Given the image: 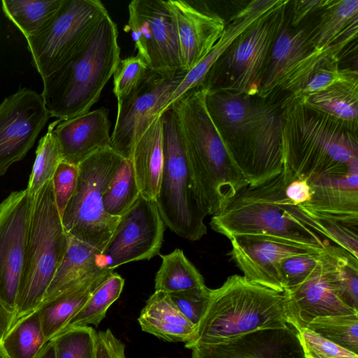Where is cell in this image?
<instances>
[{
	"label": "cell",
	"instance_id": "6da1fadb",
	"mask_svg": "<svg viewBox=\"0 0 358 358\" xmlns=\"http://www.w3.org/2000/svg\"><path fill=\"white\" fill-rule=\"evenodd\" d=\"M283 174L307 182L358 174L357 124L343 122L287 96L280 107Z\"/></svg>",
	"mask_w": 358,
	"mask_h": 358
},
{
	"label": "cell",
	"instance_id": "7a4b0ae2",
	"mask_svg": "<svg viewBox=\"0 0 358 358\" xmlns=\"http://www.w3.org/2000/svg\"><path fill=\"white\" fill-rule=\"evenodd\" d=\"M206 103L248 185L260 184L282 173V117L274 106L255 96L216 91H208Z\"/></svg>",
	"mask_w": 358,
	"mask_h": 358
},
{
	"label": "cell",
	"instance_id": "3957f363",
	"mask_svg": "<svg viewBox=\"0 0 358 358\" xmlns=\"http://www.w3.org/2000/svg\"><path fill=\"white\" fill-rule=\"evenodd\" d=\"M283 172L256 185H248L213 215L210 225L229 239L268 234L326 248L320 222L287 199Z\"/></svg>",
	"mask_w": 358,
	"mask_h": 358
},
{
	"label": "cell",
	"instance_id": "277c9868",
	"mask_svg": "<svg viewBox=\"0 0 358 358\" xmlns=\"http://www.w3.org/2000/svg\"><path fill=\"white\" fill-rule=\"evenodd\" d=\"M207 92L194 90L169 108L177 115L199 197L208 215H214L248 184L208 113Z\"/></svg>",
	"mask_w": 358,
	"mask_h": 358
},
{
	"label": "cell",
	"instance_id": "5b68a950",
	"mask_svg": "<svg viewBox=\"0 0 358 358\" xmlns=\"http://www.w3.org/2000/svg\"><path fill=\"white\" fill-rule=\"evenodd\" d=\"M116 23L107 14L73 56L43 79L50 117L65 120L90 111L120 61Z\"/></svg>",
	"mask_w": 358,
	"mask_h": 358
},
{
	"label": "cell",
	"instance_id": "8992f818",
	"mask_svg": "<svg viewBox=\"0 0 358 358\" xmlns=\"http://www.w3.org/2000/svg\"><path fill=\"white\" fill-rule=\"evenodd\" d=\"M282 292L233 275L210 289L206 309L186 348L217 344L262 329L287 325Z\"/></svg>",
	"mask_w": 358,
	"mask_h": 358
},
{
	"label": "cell",
	"instance_id": "52a82bcc",
	"mask_svg": "<svg viewBox=\"0 0 358 358\" xmlns=\"http://www.w3.org/2000/svg\"><path fill=\"white\" fill-rule=\"evenodd\" d=\"M67 246L68 235L55 202L50 180L33 197L24 264L12 325L40 306Z\"/></svg>",
	"mask_w": 358,
	"mask_h": 358
},
{
	"label": "cell",
	"instance_id": "ba28073f",
	"mask_svg": "<svg viewBox=\"0 0 358 358\" xmlns=\"http://www.w3.org/2000/svg\"><path fill=\"white\" fill-rule=\"evenodd\" d=\"M289 3L280 0L240 34L215 62L199 88L257 96L273 45L288 17Z\"/></svg>",
	"mask_w": 358,
	"mask_h": 358
},
{
	"label": "cell",
	"instance_id": "9c48e42d",
	"mask_svg": "<svg viewBox=\"0 0 358 358\" xmlns=\"http://www.w3.org/2000/svg\"><path fill=\"white\" fill-rule=\"evenodd\" d=\"M163 169L155 200L166 225L180 237L197 241L207 232L208 213L198 194L177 115L172 108L161 114Z\"/></svg>",
	"mask_w": 358,
	"mask_h": 358
},
{
	"label": "cell",
	"instance_id": "30bf717a",
	"mask_svg": "<svg viewBox=\"0 0 358 358\" xmlns=\"http://www.w3.org/2000/svg\"><path fill=\"white\" fill-rule=\"evenodd\" d=\"M122 159L110 148L80 162L75 192L62 216L68 235L100 252L107 245L120 220L106 213L103 195Z\"/></svg>",
	"mask_w": 358,
	"mask_h": 358
},
{
	"label": "cell",
	"instance_id": "8fae6325",
	"mask_svg": "<svg viewBox=\"0 0 358 358\" xmlns=\"http://www.w3.org/2000/svg\"><path fill=\"white\" fill-rule=\"evenodd\" d=\"M107 14L99 0H62L45 26L26 38L42 79L62 66Z\"/></svg>",
	"mask_w": 358,
	"mask_h": 358
},
{
	"label": "cell",
	"instance_id": "7c38bea8",
	"mask_svg": "<svg viewBox=\"0 0 358 358\" xmlns=\"http://www.w3.org/2000/svg\"><path fill=\"white\" fill-rule=\"evenodd\" d=\"M124 31L149 71L171 78L182 71L176 22L167 1L134 0Z\"/></svg>",
	"mask_w": 358,
	"mask_h": 358
},
{
	"label": "cell",
	"instance_id": "4fadbf2b",
	"mask_svg": "<svg viewBox=\"0 0 358 358\" xmlns=\"http://www.w3.org/2000/svg\"><path fill=\"white\" fill-rule=\"evenodd\" d=\"M164 229L155 201L140 194L120 217L111 238L99 256V267L113 271L129 262L150 259L159 253Z\"/></svg>",
	"mask_w": 358,
	"mask_h": 358
},
{
	"label": "cell",
	"instance_id": "5bb4252c",
	"mask_svg": "<svg viewBox=\"0 0 358 358\" xmlns=\"http://www.w3.org/2000/svg\"><path fill=\"white\" fill-rule=\"evenodd\" d=\"M186 72L164 78L148 71L138 87L124 101L117 110L111 134V148L123 159L131 160L136 143L152 122L163 113Z\"/></svg>",
	"mask_w": 358,
	"mask_h": 358
},
{
	"label": "cell",
	"instance_id": "9a60e30c",
	"mask_svg": "<svg viewBox=\"0 0 358 358\" xmlns=\"http://www.w3.org/2000/svg\"><path fill=\"white\" fill-rule=\"evenodd\" d=\"M32 200L25 189L12 192L0 203V299L14 316Z\"/></svg>",
	"mask_w": 358,
	"mask_h": 358
},
{
	"label": "cell",
	"instance_id": "2e32d148",
	"mask_svg": "<svg viewBox=\"0 0 358 358\" xmlns=\"http://www.w3.org/2000/svg\"><path fill=\"white\" fill-rule=\"evenodd\" d=\"M50 117L41 95L27 87L0 103V176L24 158Z\"/></svg>",
	"mask_w": 358,
	"mask_h": 358
},
{
	"label": "cell",
	"instance_id": "e0dca14e",
	"mask_svg": "<svg viewBox=\"0 0 358 358\" xmlns=\"http://www.w3.org/2000/svg\"><path fill=\"white\" fill-rule=\"evenodd\" d=\"M229 240V254L243 276L279 292H284L279 275L280 264L284 259L319 253L327 248L263 234L238 235Z\"/></svg>",
	"mask_w": 358,
	"mask_h": 358
},
{
	"label": "cell",
	"instance_id": "ac0fdd59",
	"mask_svg": "<svg viewBox=\"0 0 358 358\" xmlns=\"http://www.w3.org/2000/svg\"><path fill=\"white\" fill-rule=\"evenodd\" d=\"M335 256L329 244L317 268L301 284L282 292L288 324L297 331L320 317L358 313L338 296L333 283Z\"/></svg>",
	"mask_w": 358,
	"mask_h": 358
},
{
	"label": "cell",
	"instance_id": "d6986e66",
	"mask_svg": "<svg viewBox=\"0 0 358 358\" xmlns=\"http://www.w3.org/2000/svg\"><path fill=\"white\" fill-rule=\"evenodd\" d=\"M192 358H306L291 325L262 329L225 342L192 349Z\"/></svg>",
	"mask_w": 358,
	"mask_h": 358
},
{
	"label": "cell",
	"instance_id": "ffe728a7",
	"mask_svg": "<svg viewBox=\"0 0 358 358\" xmlns=\"http://www.w3.org/2000/svg\"><path fill=\"white\" fill-rule=\"evenodd\" d=\"M176 22L182 71H188L210 52L226 23L216 13L203 11L190 1L169 0Z\"/></svg>",
	"mask_w": 358,
	"mask_h": 358
},
{
	"label": "cell",
	"instance_id": "44dd1931",
	"mask_svg": "<svg viewBox=\"0 0 358 358\" xmlns=\"http://www.w3.org/2000/svg\"><path fill=\"white\" fill-rule=\"evenodd\" d=\"M110 122L104 107L73 117L56 120L52 134L62 161L78 165L92 155L111 148Z\"/></svg>",
	"mask_w": 358,
	"mask_h": 358
},
{
	"label": "cell",
	"instance_id": "7402d4cb",
	"mask_svg": "<svg viewBox=\"0 0 358 358\" xmlns=\"http://www.w3.org/2000/svg\"><path fill=\"white\" fill-rule=\"evenodd\" d=\"M308 182L310 199L299 206L313 217L358 228V174L323 176Z\"/></svg>",
	"mask_w": 358,
	"mask_h": 358
},
{
	"label": "cell",
	"instance_id": "603a6c76",
	"mask_svg": "<svg viewBox=\"0 0 358 358\" xmlns=\"http://www.w3.org/2000/svg\"><path fill=\"white\" fill-rule=\"evenodd\" d=\"M313 49L310 43V27H293L287 17L273 45L257 96L266 99L273 94L280 78Z\"/></svg>",
	"mask_w": 358,
	"mask_h": 358
},
{
	"label": "cell",
	"instance_id": "cb8c5ba5",
	"mask_svg": "<svg viewBox=\"0 0 358 358\" xmlns=\"http://www.w3.org/2000/svg\"><path fill=\"white\" fill-rule=\"evenodd\" d=\"M112 270L101 269L80 283L42 304L38 311L45 341L48 342L66 327Z\"/></svg>",
	"mask_w": 358,
	"mask_h": 358
},
{
	"label": "cell",
	"instance_id": "d4e9b609",
	"mask_svg": "<svg viewBox=\"0 0 358 358\" xmlns=\"http://www.w3.org/2000/svg\"><path fill=\"white\" fill-rule=\"evenodd\" d=\"M141 329L168 342L185 344L192 338L196 327L189 322L167 293L155 291L138 319Z\"/></svg>",
	"mask_w": 358,
	"mask_h": 358
},
{
	"label": "cell",
	"instance_id": "484cf974",
	"mask_svg": "<svg viewBox=\"0 0 358 358\" xmlns=\"http://www.w3.org/2000/svg\"><path fill=\"white\" fill-rule=\"evenodd\" d=\"M131 162L140 194L155 201L163 169L161 115L152 122L136 143Z\"/></svg>",
	"mask_w": 358,
	"mask_h": 358
},
{
	"label": "cell",
	"instance_id": "4316f807",
	"mask_svg": "<svg viewBox=\"0 0 358 358\" xmlns=\"http://www.w3.org/2000/svg\"><path fill=\"white\" fill-rule=\"evenodd\" d=\"M100 253L90 245L68 235L66 253L40 306L103 269L98 265Z\"/></svg>",
	"mask_w": 358,
	"mask_h": 358
},
{
	"label": "cell",
	"instance_id": "83f0119b",
	"mask_svg": "<svg viewBox=\"0 0 358 358\" xmlns=\"http://www.w3.org/2000/svg\"><path fill=\"white\" fill-rule=\"evenodd\" d=\"M358 1L330 0L321 10L317 22L310 27V43L314 49L331 45L357 36Z\"/></svg>",
	"mask_w": 358,
	"mask_h": 358
},
{
	"label": "cell",
	"instance_id": "f1b7e54d",
	"mask_svg": "<svg viewBox=\"0 0 358 358\" xmlns=\"http://www.w3.org/2000/svg\"><path fill=\"white\" fill-rule=\"evenodd\" d=\"M261 16L262 13L258 11L241 17L232 16L230 24L226 25L222 36L210 52L194 67L186 72L181 82L170 96L164 111L189 92L199 88L207 73L221 55L240 34Z\"/></svg>",
	"mask_w": 358,
	"mask_h": 358
},
{
	"label": "cell",
	"instance_id": "f546056e",
	"mask_svg": "<svg viewBox=\"0 0 358 358\" xmlns=\"http://www.w3.org/2000/svg\"><path fill=\"white\" fill-rule=\"evenodd\" d=\"M162 264L156 273L155 291L167 294L206 287L203 276L180 249L160 255Z\"/></svg>",
	"mask_w": 358,
	"mask_h": 358
},
{
	"label": "cell",
	"instance_id": "4dcf8cb0",
	"mask_svg": "<svg viewBox=\"0 0 358 358\" xmlns=\"http://www.w3.org/2000/svg\"><path fill=\"white\" fill-rule=\"evenodd\" d=\"M296 99L338 120L357 124L358 83L335 85Z\"/></svg>",
	"mask_w": 358,
	"mask_h": 358
},
{
	"label": "cell",
	"instance_id": "1f68e13d",
	"mask_svg": "<svg viewBox=\"0 0 358 358\" xmlns=\"http://www.w3.org/2000/svg\"><path fill=\"white\" fill-rule=\"evenodd\" d=\"M46 343L38 310L11 325L1 341L9 358H36Z\"/></svg>",
	"mask_w": 358,
	"mask_h": 358
},
{
	"label": "cell",
	"instance_id": "d6a6232c",
	"mask_svg": "<svg viewBox=\"0 0 358 358\" xmlns=\"http://www.w3.org/2000/svg\"><path fill=\"white\" fill-rule=\"evenodd\" d=\"M62 0H3L5 15L25 38L41 29L62 4Z\"/></svg>",
	"mask_w": 358,
	"mask_h": 358
},
{
	"label": "cell",
	"instance_id": "836d02e7",
	"mask_svg": "<svg viewBox=\"0 0 358 358\" xmlns=\"http://www.w3.org/2000/svg\"><path fill=\"white\" fill-rule=\"evenodd\" d=\"M124 285V279L113 271L71 319L64 330L90 324L98 327L110 306L120 297Z\"/></svg>",
	"mask_w": 358,
	"mask_h": 358
},
{
	"label": "cell",
	"instance_id": "e575fe53",
	"mask_svg": "<svg viewBox=\"0 0 358 358\" xmlns=\"http://www.w3.org/2000/svg\"><path fill=\"white\" fill-rule=\"evenodd\" d=\"M139 195L132 162L123 159L103 192L104 210L111 216L120 217Z\"/></svg>",
	"mask_w": 358,
	"mask_h": 358
},
{
	"label": "cell",
	"instance_id": "d590c367",
	"mask_svg": "<svg viewBox=\"0 0 358 358\" xmlns=\"http://www.w3.org/2000/svg\"><path fill=\"white\" fill-rule=\"evenodd\" d=\"M306 329L354 353H358V313L320 317Z\"/></svg>",
	"mask_w": 358,
	"mask_h": 358
},
{
	"label": "cell",
	"instance_id": "8d00e7d4",
	"mask_svg": "<svg viewBox=\"0 0 358 358\" xmlns=\"http://www.w3.org/2000/svg\"><path fill=\"white\" fill-rule=\"evenodd\" d=\"M56 121L48 127V131L39 141L36 150V158L26 190L34 197L48 182L52 180L59 163L62 160L58 143L52 134Z\"/></svg>",
	"mask_w": 358,
	"mask_h": 358
},
{
	"label": "cell",
	"instance_id": "74e56055",
	"mask_svg": "<svg viewBox=\"0 0 358 358\" xmlns=\"http://www.w3.org/2000/svg\"><path fill=\"white\" fill-rule=\"evenodd\" d=\"M335 264L333 283L339 299L358 311V258L334 245Z\"/></svg>",
	"mask_w": 358,
	"mask_h": 358
},
{
	"label": "cell",
	"instance_id": "f35d334b",
	"mask_svg": "<svg viewBox=\"0 0 358 358\" xmlns=\"http://www.w3.org/2000/svg\"><path fill=\"white\" fill-rule=\"evenodd\" d=\"M96 334L90 326L62 331L52 339L55 358H96Z\"/></svg>",
	"mask_w": 358,
	"mask_h": 358
},
{
	"label": "cell",
	"instance_id": "ab89813d",
	"mask_svg": "<svg viewBox=\"0 0 358 358\" xmlns=\"http://www.w3.org/2000/svg\"><path fill=\"white\" fill-rule=\"evenodd\" d=\"M148 71L145 63L137 55L120 59L113 75V92L117 99V110L120 108L124 101L138 87Z\"/></svg>",
	"mask_w": 358,
	"mask_h": 358
},
{
	"label": "cell",
	"instance_id": "60d3db41",
	"mask_svg": "<svg viewBox=\"0 0 358 358\" xmlns=\"http://www.w3.org/2000/svg\"><path fill=\"white\" fill-rule=\"evenodd\" d=\"M345 83H358L357 71L340 68L338 62H334L319 69L301 89L288 96L299 99Z\"/></svg>",
	"mask_w": 358,
	"mask_h": 358
},
{
	"label": "cell",
	"instance_id": "b9f144b4",
	"mask_svg": "<svg viewBox=\"0 0 358 358\" xmlns=\"http://www.w3.org/2000/svg\"><path fill=\"white\" fill-rule=\"evenodd\" d=\"M325 250L284 259L279 267V275L284 291L291 289L304 282L317 268Z\"/></svg>",
	"mask_w": 358,
	"mask_h": 358
},
{
	"label": "cell",
	"instance_id": "7bdbcfd3",
	"mask_svg": "<svg viewBox=\"0 0 358 358\" xmlns=\"http://www.w3.org/2000/svg\"><path fill=\"white\" fill-rule=\"evenodd\" d=\"M77 165L61 161L52 178L55 202L62 217L77 185Z\"/></svg>",
	"mask_w": 358,
	"mask_h": 358
},
{
	"label": "cell",
	"instance_id": "ee69618b",
	"mask_svg": "<svg viewBox=\"0 0 358 358\" xmlns=\"http://www.w3.org/2000/svg\"><path fill=\"white\" fill-rule=\"evenodd\" d=\"M210 289H191L168 294L180 313L195 327L208 305Z\"/></svg>",
	"mask_w": 358,
	"mask_h": 358
},
{
	"label": "cell",
	"instance_id": "f6af8a7d",
	"mask_svg": "<svg viewBox=\"0 0 358 358\" xmlns=\"http://www.w3.org/2000/svg\"><path fill=\"white\" fill-rule=\"evenodd\" d=\"M298 334L305 350L311 351L328 358H358L357 354L339 346L308 329L300 330Z\"/></svg>",
	"mask_w": 358,
	"mask_h": 358
},
{
	"label": "cell",
	"instance_id": "bcb514c9",
	"mask_svg": "<svg viewBox=\"0 0 358 358\" xmlns=\"http://www.w3.org/2000/svg\"><path fill=\"white\" fill-rule=\"evenodd\" d=\"M96 358H127L124 344L109 329L96 334Z\"/></svg>",
	"mask_w": 358,
	"mask_h": 358
},
{
	"label": "cell",
	"instance_id": "7dc6e473",
	"mask_svg": "<svg viewBox=\"0 0 358 358\" xmlns=\"http://www.w3.org/2000/svg\"><path fill=\"white\" fill-rule=\"evenodd\" d=\"M330 0H297L292 2L289 23L292 27H299L301 22L317 11L325 8Z\"/></svg>",
	"mask_w": 358,
	"mask_h": 358
},
{
	"label": "cell",
	"instance_id": "c3c4849f",
	"mask_svg": "<svg viewBox=\"0 0 358 358\" xmlns=\"http://www.w3.org/2000/svg\"><path fill=\"white\" fill-rule=\"evenodd\" d=\"M285 195L294 204L302 206L311 197L310 187L306 180L294 178L286 185Z\"/></svg>",
	"mask_w": 358,
	"mask_h": 358
},
{
	"label": "cell",
	"instance_id": "681fc988",
	"mask_svg": "<svg viewBox=\"0 0 358 358\" xmlns=\"http://www.w3.org/2000/svg\"><path fill=\"white\" fill-rule=\"evenodd\" d=\"M14 320V313L0 299V343Z\"/></svg>",
	"mask_w": 358,
	"mask_h": 358
},
{
	"label": "cell",
	"instance_id": "f907efd6",
	"mask_svg": "<svg viewBox=\"0 0 358 358\" xmlns=\"http://www.w3.org/2000/svg\"><path fill=\"white\" fill-rule=\"evenodd\" d=\"M36 358H55V345L52 340L46 343Z\"/></svg>",
	"mask_w": 358,
	"mask_h": 358
},
{
	"label": "cell",
	"instance_id": "816d5d0a",
	"mask_svg": "<svg viewBox=\"0 0 358 358\" xmlns=\"http://www.w3.org/2000/svg\"><path fill=\"white\" fill-rule=\"evenodd\" d=\"M304 351H305V355H306V358H328L325 356L315 353L311 351L305 350H304Z\"/></svg>",
	"mask_w": 358,
	"mask_h": 358
},
{
	"label": "cell",
	"instance_id": "f5cc1de1",
	"mask_svg": "<svg viewBox=\"0 0 358 358\" xmlns=\"http://www.w3.org/2000/svg\"><path fill=\"white\" fill-rule=\"evenodd\" d=\"M0 358H9L0 343Z\"/></svg>",
	"mask_w": 358,
	"mask_h": 358
}]
</instances>
